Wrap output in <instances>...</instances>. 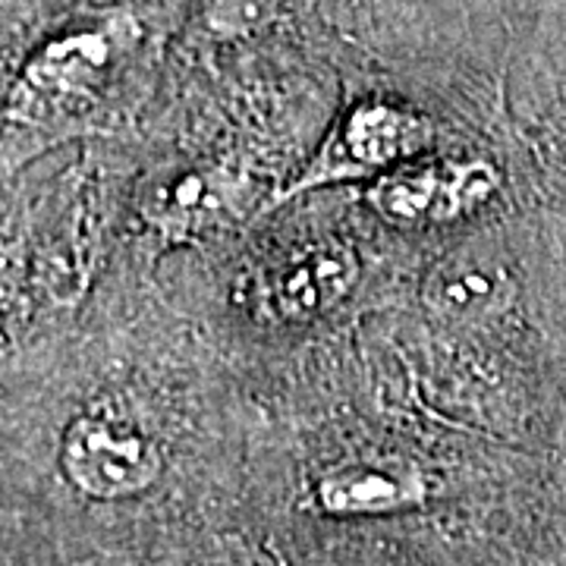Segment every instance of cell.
I'll list each match as a JSON object with an SVG mask.
<instances>
[{"label":"cell","mask_w":566,"mask_h":566,"mask_svg":"<svg viewBox=\"0 0 566 566\" xmlns=\"http://www.w3.org/2000/svg\"><path fill=\"white\" fill-rule=\"evenodd\" d=\"M281 0H202L205 25L221 39H245L277 17Z\"/></svg>","instance_id":"cell-8"},{"label":"cell","mask_w":566,"mask_h":566,"mask_svg":"<svg viewBox=\"0 0 566 566\" xmlns=\"http://www.w3.org/2000/svg\"><path fill=\"white\" fill-rule=\"evenodd\" d=\"M431 497V479L403 460L340 465L322 475L315 501L327 516H390Z\"/></svg>","instance_id":"cell-6"},{"label":"cell","mask_w":566,"mask_h":566,"mask_svg":"<svg viewBox=\"0 0 566 566\" xmlns=\"http://www.w3.org/2000/svg\"><path fill=\"white\" fill-rule=\"evenodd\" d=\"M0 340H3V334H0Z\"/></svg>","instance_id":"cell-9"},{"label":"cell","mask_w":566,"mask_h":566,"mask_svg":"<svg viewBox=\"0 0 566 566\" xmlns=\"http://www.w3.org/2000/svg\"><path fill=\"white\" fill-rule=\"evenodd\" d=\"M431 139L434 129L419 111L385 98H363L327 133V139L318 145L303 174L283 192L271 196L268 208L324 186L378 180L387 170L419 158Z\"/></svg>","instance_id":"cell-1"},{"label":"cell","mask_w":566,"mask_h":566,"mask_svg":"<svg viewBox=\"0 0 566 566\" xmlns=\"http://www.w3.org/2000/svg\"><path fill=\"white\" fill-rule=\"evenodd\" d=\"M63 479L92 501H126L155 485L164 472L161 447L136 428L104 416H80L61 441Z\"/></svg>","instance_id":"cell-4"},{"label":"cell","mask_w":566,"mask_h":566,"mask_svg":"<svg viewBox=\"0 0 566 566\" xmlns=\"http://www.w3.org/2000/svg\"><path fill=\"white\" fill-rule=\"evenodd\" d=\"M513 296V283L504 264L491 262L482 252H450L431 264L422 281L424 308L441 322H479L501 312Z\"/></svg>","instance_id":"cell-7"},{"label":"cell","mask_w":566,"mask_h":566,"mask_svg":"<svg viewBox=\"0 0 566 566\" xmlns=\"http://www.w3.org/2000/svg\"><path fill=\"white\" fill-rule=\"evenodd\" d=\"M359 283V255L346 243H312L271 262L255 281V303L274 324L300 327L331 315Z\"/></svg>","instance_id":"cell-5"},{"label":"cell","mask_w":566,"mask_h":566,"mask_svg":"<svg viewBox=\"0 0 566 566\" xmlns=\"http://www.w3.org/2000/svg\"><path fill=\"white\" fill-rule=\"evenodd\" d=\"M129 39V22H104L44 41L22 66L13 92V114L48 120L66 107H80L102 92Z\"/></svg>","instance_id":"cell-3"},{"label":"cell","mask_w":566,"mask_h":566,"mask_svg":"<svg viewBox=\"0 0 566 566\" xmlns=\"http://www.w3.org/2000/svg\"><path fill=\"white\" fill-rule=\"evenodd\" d=\"M497 189L501 177L482 158H412L368 182L365 205L394 227H444L479 211Z\"/></svg>","instance_id":"cell-2"}]
</instances>
